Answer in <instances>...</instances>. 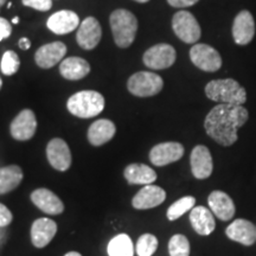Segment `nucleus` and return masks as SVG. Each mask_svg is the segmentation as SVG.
Instances as JSON below:
<instances>
[{"instance_id":"nucleus-1","label":"nucleus","mask_w":256,"mask_h":256,"mask_svg":"<svg viewBox=\"0 0 256 256\" xmlns=\"http://www.w3.org/2000/svg\"><path fill=\"white\" fill-rule=\"evenodd\" d=\"M248 110L243 106L220 104L210 110L204 121L208 136L222 146L238 142V130L248 121Z\"/></svg>"},{"instance_id":"nucleus-2","label":"nucleus","mask_w":256,"mask_h":256,"mask_svg":"<svg viewBox=\"0 0 256 256\" xmlns=\"http://www.w3.org/2000/svg\"><path fill=\"white\" fill-rule=\"evenodd\" d=\"M206 94L210 100L220 104L242 106L247 101V92L238 81L232 78L214 80L206 86Z\"/></svg>"},{"instance_id":"nucleus-3","label":"nucleus","mask_w":256,"mask_h":256,"mask_svg":"<svg viewBox=\"0 0 256 256\" xmlns=\"http://www.w3.org/2000/svg\"><path fill=\"white\" fill-rule=\"evenodd\" d=\"M114 42L119 48H128L133 44L138 31V19L132 12L124 8L115 10L110 17Z\"/></svg>"},{"instance_id":"nucleus-4","label":"nucleus","mask_w":256,"mask_h":256,"mask_svg":"<svg viewBox=\"0 0 256 256\" xmlns=\"http://www.w3.org/2000/svg\"><path fill=\"white\" fill-rule=\"evenodd\" d=\"M66 108L75 116L90 119L104 110V98L95 90H82L70 96Z\"/></svg>"},{"instance_id":"nucleus-5","label":"nucleus","mask_w":256,"mask_h":256,"mask_svg":"<svg viewBox=\"0 0 256 256\" xmlns=\"http://www.w3.org/2000/svg\"><path fill=\"white\" fill-rule=\"evenodd\" d=\"M164 81L154 72H139L132 75L127 82V89L130 94L139 98L154 96L162 92Z\"/></svg>"},{"instance_id":"nucleus-6","label":"nucleus","mask_w":256,"mask_h":256,"mask_svg":"<svg viewBox=\"0 0 256 256\" xmlns=\"http://www.w3.org/2000/svg\"><path fill=\"white\" fill-rule=\"evenodd\" d=\"M176 36L184 43L194 44L200 38V26L194 16L188 11H178L172 18Z\"/></svg>"},{"instance_id":"nucleus-7","label":"nucleus","mask_w":256,"mask_h":256,"mask_svg":"<svg viewBox=\"0 0 256 256\" xmlns=\"http://www.w3.org/2000/svg\"><path fill=\"white\" fill-rule=\"evenodd\" d=\"M177 58V54L174 46L170 44H156L145 51L142 56V62L147 68L153 70L168 69L174 66Z\"/></svg>"},{"instance_id":"nucleus-8","label":"nucleus","mask_w":256,"mask_h":256,"mask_svg":"<svg viewBox=\"0 0 256 256\" xmlns=\"http://www.w3.org/2000/svg\"><path fill=\"white\" fill-rule=\"evenodd\" d=\"M191 62L203 72H215L222 66L218 51L208 44H194L190 50Z\"/></svg>"},{"instance_id":"nucleus-9","label":"nucleus","mask_w":256,"mask_h":256,"mask_svg":"<svg viewBox=\"0 0 256 256\" xmlns=\"http://www.w3.org/2000/svg\"><path fill=\"white\" fill-rule=\"evenodd\" d=\"M37 130L36 115L31 110H24L12 120L10 132L14 139L26 142L34 136Z\"/></svg>"},{"instance_id":"nucleus-10","label":"nucleus","mask_w":256,"mask_h":256,"mask_svg":"<svg viewBox=\"0 0 256 256\" xmlns=\"http://www.w3.org/2000/svg\"><path fill=\"white\" fill-rule=\"evenodd\" d=\"M46 156L50 165L57 171L64 172L72 166V153L68 144L60 138H55L48 144Z\"/></svg>"},{"instance_id":"nucleus-11","label":"nucleus","mask_w":256,"mask_h":256,"mask_svg":"<svg viewBox=\"0 0 256 256\" xmlns=\"http://www.w3.org/2000/svg\"><path fill=\"white\" fill-rule=\"evenodd\" d=\"M102 37L101 25L94 17H88L80 24L76 40L78 44L84 50H92L98 46Z\"/></svg>"},{"instance_id":"nucleus-12","label":"nucleus","mask_w":256,"mask_h":256,"mask_svg":"<svg viewBox=\"0 0 256 256\" xmlns=\"http://www.w3.org/2000/svg\"><path fill=\"white\" fill-rule=\"evenodd\" d=\"M184 156V146L179 142H162L150 152V160L156 166H165L178 162Z\"/></svg>"},{"instance_id":"nucleus-13","label":"nucleus","mask_w":256,"mask_h":256,"mask_svg":"<svg viewBox=\"0 0 256 256\" xmlns=\"http://www.w3.org/2000/svg\"><path fill=\"white\" fill-rule=\"evenodd\" d=\"M66 54V46L62 42H52V43L42 46L34 54V60L42 69H50L55 66L63 60Z\"/></svg>"},{"instance_id":"nucleus-14","label":"nucleus","mask_w":256,"mask_h":256,"mask_svg":"<svg viewBox=\"0 0 256 256\" xmlns=\"http://www.w3.org/2000/svg\"><path fill=\"white\" fill-rule=\"evenodd\" d=\"M255 34V22L249 11H241L234 19L232 37L238 46H247Z\"/></svg>"},{"instance_id":"nucleus-15","label":"nucleus","mask_w":256,"mask_h":256,"mask_svg":"<svg viewBox=\"0 0 256 256\" xmlns=\"http://www.w3.org/2000/svg\"><path fill=\"white\" fill-rule=\"evenodd\" d=\"M192 174L197 179H206L212 174L214 162L209 148L203 145H198L192 150L191 156Z\"/></svg>"},{"instance_id":"nucleus-16","label":"nucleus","mask_w":256,"mask_h":256,"mask_svg":"<svg viewBox=\"0 0 256 256\" xmlns=\"http://www.w3.org/2000/svg\"><path fill=\"white\" fill-rule=\"evenodd\" d=\"M166 200V192L160 186L156 185H145L142 190L134 196L132 200V206L134 209L146 210L152 209L164 203Z\"/></svg>"},{"instance_id":"nucleus-17","label":"nucleus","mask_w":256,"mask_h":256,"mask_svg":"<svg viewBox=\"0 0 256 256\" xmlns=\"http://www.w3.org/2000/svg\"><path fill=\"white\" fill-rule=\"evenodd\" d=\"M32 203L48 215H60L64 211V204L57 194L48 188H37L31 194Z\"/></svg>"},{"instance_id":"nucleus-18","label":"nucleus","mask_w":256,"mask_h":256,"mask_svg":"<svg viewBox=\"0 0 256 256\" xmlns=\"http://www.w3.org/2000/svg\"><path fill=\"white\" fill-rule=\"evenodd\" d=\"M57 232V224L50 218H38L32 223L31 242L36 248H44L52 241Z\"/></svg>"},{"instance_id":"nucleus-19","label":"nucleus","mask_w":256,"mask_h":256,"mask_svg":"<svg viewBox=\"0 0 256 256\" xmlns=\"http://www.w3.org/2000/svg\"><path fill=\"white\" fill-rule=\"evenodd\" d=\"M46 26L56 34H66L80 26V18L75 12L63 10L54 14L48 19Z\"/></svg>"},{"instance_id":"nucleus-20","label":"nucleus","mask_w":256,"mask_h":256,"mask_svg":"<svg viewBox=\"0 0 256 256\" xmlns=\"http://www.w3.org/2000/svg\"><path fill=\"white\" fill-rule=\"evenodd\" d=\"M226 236L243 246H252L256 241V228L247 220H235L226 230Z\"/></svg>"},{"instance_id":"nucleus-21","label":"nucleus","mask_w":256,"mask_h":256,"mask_svg":"<svg viewBox=\"0 0 256 256\" xmlns=\"http://www.w3.org/2000/svg\"><path fill=\"white\" fill-rule=\"evenodd\" d=\"M208 203L214 215L220 220H229L235 215V204L226 192L218 190L211 192Z\"/></svg>"},{"instance_id":"nucleus-22","label":"nucleus","mask_w":256,"mask_h":256,"mask_svg":"<svg viewBox=\"0 0 256 256\" xmlns=\"http://www.w3.org/2000/svg\"><path fill=\"white\" fill-rule=\"evenodd\" d=\"M116 132V127L110 120L101 119L90 124L88 130V142L92 146H102L110 142Z\"/></svg>"},{"instance_id":"nucleus-23","label":"nucleus","mask_w":256,"mask_h":256,"mask_svg":"<svg viewBox=\"0 0 256 256\" xmlns=\"http://www.w3.org/2000/svg\"><path fill=\"white\" fill-rule=\"evenodd\" d=\"M190 222L194 232L202 236L210 235L216 226L212 211L206 206L194 208L190 212Z\"/></svg>"},{"instance_id":"nucleus-24","label":"nucleus","mask_w":256,"mask_h":256,"mask_svg":"<svg viewBox=\"0 0 256 256\" xmlns=\"http://www.w3.org/2000/svg\"><path fill=\"white\" fill-rule=\"evenodd\" d=\"M60 72L64 78L78 81V80L84 78L90 72V66L87 60L81 57H68L60 63Z\"/></svg>"},{"instance_id":"nucleus-25","label":"nucleus","mask_w":256,"mask_h":256,"mask_svg":"<svg viewBox=\"0 0 256 256\" xmlns=\"http://www.w3.org/2000/svg\"><path fill=\"white\" fill-rule=\"evenodd\" d=\"M124 176L132 185H150L156 179L154 170L145 164H130L124 168Z\"/></svg>"},{"instance_id":"nucleus-26","label":"nucleus","mask_w":256,"mask_h":256,"mask_svg":"<svg viewBox=\"0 0 256 256\" xmlns=\"http://www.w3.org/2000/svg\"><path fill=\"white\" fill-rule=\"evenodd\" d=\"M23 170L18 165L0 168V194H5L19 186L23 180Z\"/></svg>"},{"instance_id":"nucleus-27","label":"nucleus","mask_w":256,"mask_h":256,"mask_svg":"<svg viewBox=\"0 0 256 256\" xmlns=\"http://www.w3.org/2000/svg\"><path fill=\"white\" fill-rule=\"evenodd\" d=\"M108 254L110 256H133L134 247L132 240L126 234L115 236L108 243Z\"/></svg>"},{"instance_id":"nucleus-28","label":"nucleus","mask_w":256,"mask_h":256,"mask_svg":"<svg viewBox=\"0 0 256 256\" xmlns=\"http://www.w3.org/2000/svg\"><path fill=\"white\" fill-rule=\"evenodd\" d=\"M194 204H196V200L192 196H186L180 198L177 202H174L171 206L168 208V218L170 220H178L179 217H182L185 212H188V210H192L194 208Z\"/></svg>"},{"instance_id":"nucleus-29","label":"nucleus","mask_w":256,"mask_h":256,"mask_svg":"<svg viewBox=\"0 0 256 256\" xmlns=\"http://www.w3.org/2000/svg\"><path fill=\"white\" fill-rule=\"evenodd\" d=\"M158 248V240L152 234H144L138 240L136 252L139 256H152Z\"/></svg>"},{"instance_id":"nucleus-30","label":"nucleus","mask_w":256,"mask_h":256,"mask_svg":"<svg viewBox=\"0 0 256 256\" xmlns=\"http://www.w3.org/2000/svg\"><path fill=\"white\" fill-rule=\"evenodd\" d=\"M170 256H188L190 255V243L184 235L177 234L172 236L168 242Z\"/></svg>"},{"instance_id":"nucleus-31","label":"nucleus","mask_w":256,"mask_h":256,"mask_svg":"<svg viewBox=\"0 0 256 256\" xmlns=\"http://www.w3.org/2000/svg\"><path fill=\"white\" fill-rule=\"evenodd\" d=\"M19 66H20V60L17 54L12 50L6 51L2 55V64H0L2 72L6 76H12L18 72Z\"/></svg>"},{"instance_id":"nucleus-32","label":"nucleus","mask_w":256,"mask_h":256,"mask_svg":"<svg viewBox=\"0 0 256 256\" xmlns=\"http://www.w3.org/2000/svg\"><path fill=\"white\" fill-rule=\"evenodd\" d=\"M24 6L34 8L37 11H49L52 8V0H22Z\"/></svg>"},{"instance_id":"nucleus-33","label":"nucleus","mask_w":256,"mask_h":256,"mask_svg":"<svg viewBox=\"0 0 256 256\" xmlns=\"http://www.w3.org/2000/svg\"><path fill=\"white\" fill-rule=\"evenodd\" d=\"M14 216L12 212L6 208L4 204L0 203V228H5L8 224H11Z\"/></svg>"},{"instance_id":"nucleus-34","label":"nucleus","mask_w":256,"mask_h":256,"mask_svg":"<svg viewBox=\"0 0 256 256\" xmlns=\"http://www.w3.org/2000/svg\"><path fill=\"white\" fill-rule=\"evenodd\" d=\"M12 26L5 18L0 17V42L11 36Z\"/></svg>"},{"instance_id":"nucleus-35","label":"nucleus","mask_w":256,"mask_h":256,"mask_svg":"<svg viewBox=\"0 0 256 256\" xmlns=\"http://www.w3.org/2000/svg\"><path fill=\"white\" fill-rule=\"evenodd\" d=\"M200 0H168V2L174 8H188V6L194 5Z\"/></svg>"},{"instance_id":"nucleus-36","label":"nucleus","mask_w":256,"mask_h":256,"mask_svg":"<svg viewBox=\"0 0 256 256\" xmlns=\"http://www.w3.org/2000/svg\"><path fill=\"white\" fill-rule=\"evenodd\" d=\"M18 46L22 50H28V49H30V46H31V42H30V40H28V38L23 37V38H20V40H19Z\"/></svg>"},{"instance_id":"nucleus-37","label":"nucleus","mask_w":256,"mask_h":256,"mask_svg":"<svg viewBox=\"0 0 256 256\" xmlns=\"http://www.w3.org/2000/svg\"><path fill=\"white\" fill-rule=\"evenodd\" d=\"M64 256H82V255L80 254V252H68V254H66Z\"/></svg>"},{"instance_id":"nucleus-38","label":"nucleus","mask_w":256,"mask_h":256,"mask_svg":"<svg viewBox=\"0 0 256 256\" xmlns=\"http://www.w3.org/2000/svg\"><path fill=\"white\" fill-rule=\"evenodd\" d=\"M12 23H14V24H18V23H19V18H18V17H14V19H12Z\"/></svg>"},{"instance_id":"nucleus-39","label":"nucleus","mask_w":256,"mask_h":256,"mask_svg":"<svg viewBox=\"0 0 256 256\" xmlns=\"http://www.w3.org/2000/svg\"><path fill=\"white\" fill-rule=\"evenodd\" d=\"M134 2H150V0H134Z\"/></svg>"},{"instance_id":"nucleus-40","label":"nucleus","mask_w":256,"mask_h":256,"mask_svg":"<svg viewBox=\"0 0 256 256\" xmlns=\"http://www.w3.org/2000/svg\"><path fill=\"white\" fill-rule=\"evenodd\" d=\"M5 2H6V0H0V8H2V6L4 5Z\"/></svg>"},{"instance_id":"nucleus-41","label":"nucleus","mask_w":256,"mask_h":256,"mask_svg":"<svg viewBox=\"0 0 256 256\" xmlns=\"http://www.w3.org/2000/svg\"><path fill=\"white\" fill-rule=\"evenodd\" d=\"M2 80L0 78V89H2Z\"/></svg>"},{"instance_id":"nucleus-42","label":"nucleus","mask_w":256,"mask_h":256,"mask_svg":"<svg viewBox=\"0 0 256 256\" xmlns=\"http://www.w3.org/2000/svg\"><path fill=\"white\" fill-rule=\"evenodd\" d=\"M11 6H12V2H8V8H11Z\"/></svg>"}]
</instances>
